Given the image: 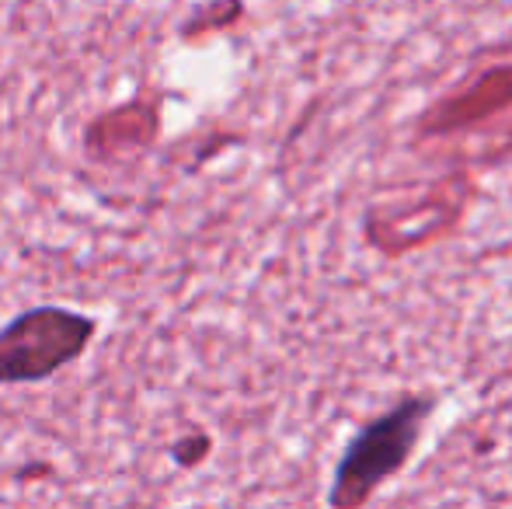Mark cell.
<instances>
[{
    "mask_svg": "<svg viewBox=\"0 0 512 509\" xmlns=\"http://www.w3.org/2000/svg\"><path fill=\"white\" fill-rule=\"evenodd\" d=\"M95 318L70 307H32L0 328V384H32L88 349Z\"/></svg>",
    "mask_w": 512,
    "mask_h": 509,
    "instance_id": "6da1fadb",
    "label": "cell"
},
{
    "mask_svg": "<svg viewBox=\"0 0 512 509\" xmlns=\"http://www.w3.org/2000/svg\"><path fill=\"white\" fill-rule=\"evenodd\" d=\"M415 440V408L408 415H391V419L377 422L356 447L349 450V461L338 471V503H356L366 489L380 482L384 475H391L401 464L405 450Z\"/></svg>",
    "mask_w": 512,
    "mask_h": 509,
    "instance_id": "7a4b0ae2",
    "label": "cell"
}]
</instances>
